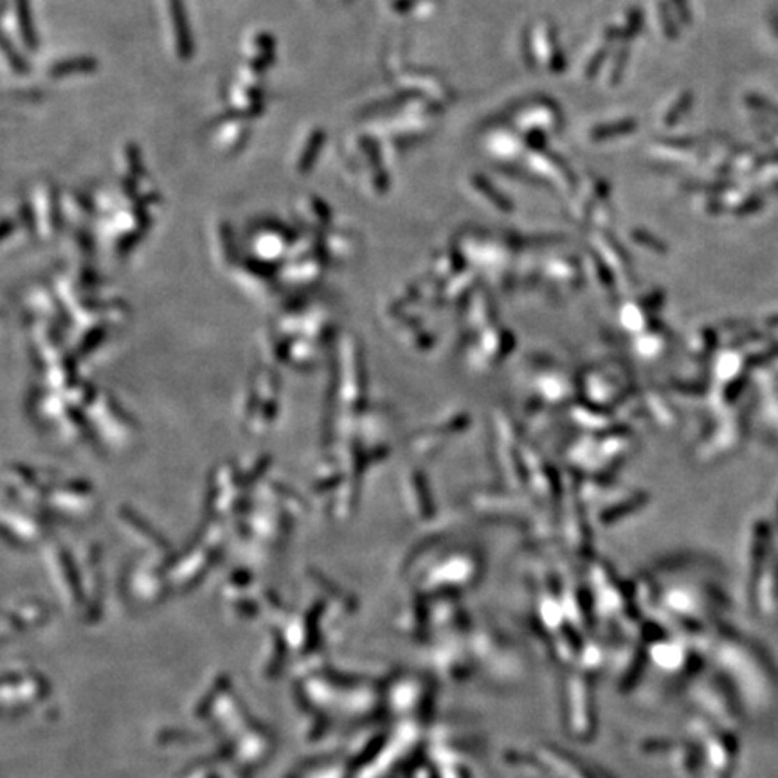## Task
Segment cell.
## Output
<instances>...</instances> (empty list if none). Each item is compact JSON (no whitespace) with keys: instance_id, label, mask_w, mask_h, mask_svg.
Listing matches in <instances>:
<instances>
[{"instance_id":"obj_1","label":"cell","mask_w":778,"mask_h":778,"mask_svg":"<svg viewBox=\"0 0 778 778\" xmlns=\"http://www.w3.org/2000/svg\"><path fill=\"white\" fill-rule=\"evenodd\" d=\"M168 6H170L171 24H173V31H175L177 51H179V56L182 60H189L193 54V38L191 31H189L188 17H186L184 0H168Z\"/></svg>"},{"instance_id":"obj_2","label":"cell","mask_w":778,"mask_h":778,"mask_svg":"<svg viewBox=\"0 0 778 778\" xmlns=\"http://www.w3.org/2000/svg\"><path fill=\"white\" fill-rule=\"evenodd\" d=\"M98 68V61L90 56H80V58H73V60H64L58 61L56 65H52L51 76L52 78H68L74 74H90L94 73Z\"/></svg>"},{"instance_id":"obj_3","label":"cell","mask_w":778,"mask_h":778,"mask_svg":"<svg viewBox=\"0 0 778 778\" xmlns=\"http://www.w3.org/2000/svg\"><path fill=\"white\" fill-rule=\"evenodd\" d=\"M15 8H17L18 15V27H20V34L26 45L29 49H36V33H34V24L31 18V9L27 0H15Z\"/></svg>"}]
</instances>
